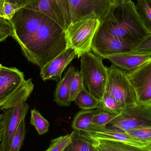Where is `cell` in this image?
I'll list each match as a JSON object with an SVG mask.
<instances>
[{"label": "cell", "mask_w": 151, "mask_h": 151, "mask_svg": "<svg viewBox=\"0 0 151 151\" xmlns=\"http://www.w3.org/2000/svg\"><path fill=\"white\" fill-rule=\"evenodd\" d=\"M76 72L75 67L70 66L63 77L58 81L54 93V101L58 105H70L72 102L70 100V86Z\"/></svg>", "instance_id": "obj_16"}, {"label": "cell", "mask_w": 151, "mask_h": 151, "mask_svg": "<svg viewBox=\"0 0 151 151\" xmlns=\"http://www.w3.org/2000/svg\"><path fill=\"white\" fill-rule=\"evenodd\" d=\"M130 0H113L114 4L115 6L123 4Z\"/></svg>", "instance_id": "obj_34"}, {"label": "cell", "mask_w": 151, "mask_h": 151, "mask_svg": "<svg viewBox=\"0 0 151 151\" xmlns=\"http://www.w3.org/2000/svg\"><path fill=\"white\" fill-rule=\"evenodd\" d=\"M84 88L83 79L81 72L76 71L70 86V100L73 102L76 96Z\"/></svg>", "instance_id": "obj_26"}, {"label": "cell", "mask_w": 151, "mask_h": 151, "mask_svg": "<svg viewBox=\"0 0 151 151\" xmlns=\"http://www.w3.org/2000/svg\"><path fill=\"white\" fill-rule=\"evenodd\" d=\"M95 139L96 141L97 151H144L142 148L120 141Z\"/></svg>", "instance_id": "obj_18"}, {"label": "cell", "mask_w": 151, "mask_h": 151, "mask_svg": "<svg viewBox=\"0 0 151 151\" xmlns=\"http://www.w3.org/2000/svg\"><path fill=\"white\" fill-rule=\"evenodd\" d=\"M100 24L96 19H83L72 23L65 30L67 48L74 49L78 58L91 50L92 41Z\"/></svg>", "instance_id": "obj_6"}, {"label": "cell", "mask_w": 151, "mask_h": 151, "mask_svg": "<svg viewBox=\"0 0 151 151\" xmlns=\"http://www.w3.org/2000/svg\"><path fill=\"white\" fill-rule=\"evenodd\" d=\"M151 147V145H150Z\"/></svg>", "instance_id": "obj_40"}, {"label": "cell", "mask_w": 151, "mask_h": 151, "mask_svg": "<svg viewBox=\"0 0 151 151\" xmlns=\"http://www.w3.org/2000/svg\"><path fill=\"white\" fill-rule=\"evenodd\" d=\"M9 21L24 56L40 68L67 48L65 31L41 12L20 8Z\"/></svg>", "instance_id": "obj_1"}, {"label": "cell", "mask_w": 151, "mask_h": 151, "mask_svg": "<svg viewBox=\"0 0 151 151\" xmlns=\"http://www.w3.org/2000/svg\"><path fill=\"white\" fill-rule=\"evenodd\" d=\"M72 23L85 18L98 19L100 22L110 18L115 5L112 0H68Z\"/></svg>", "instance_id": "obj_7"}, {"label": "cell", "mask_w": 151, "mask_h": 151, "mask_svg": "<svg viewBox=\"0 0 151 151\" xmlns=\"http://www.w3.org/2000/svg\"><path fill=\"white\" fill-rule=\"evenodd\" d=\"M3 116V114L0 113V144H1V142L2 141L3 136V129L1 125V121L2 120Z\"/></svg>", "instance_id": "obj_33"}, {"label": "cell", "mask_w": 151, "mask_h": 151, "mask_svg": "<svg viewBox=\"0 0 151 151\" xmlns=\"http://www.w3.org/2000/svg\"><path fill=\"white\" fill-rule=\"evenodd\" d=\"M107 69L106 91L112 95L123 107L137 102L136 93L129 79L127 73L113 64Z\"/></svg>", "instance_id": "obj_8"}, {"label": "cell", "mask_w": 151, "mask_h": 151, "mask_svg": "<svg viewBox=\"0 0 151 151\" xmlns=\"http://www.w3.org/2000/svg\"><path fill=\"white\" fill-rule=\"evenodd\" d=\"M12 35V27L9 21L0 17V42Z\"/></svg>", "instance_id": "obj_30"}, {"label": "cell", "mask_w": 151, "mask_h": 151, "mask_svg": "<svg viewBox=\"0 0 151 151\" xmlns=\"http://www.w3.org/2000/svg\"><path fill=\"white\" fill-rule=\"evenodd\" d=\"M148 103H150V104L151 105V100H150V102H148Z\"/></svg>", "instance_id": "obj_38"}, {"label": "cell", "mask_w": 151, "mask_h": 151, "mask_svg": "<svg viewBox=\"0 0 151 151\" xmlns=\"http://www.w3.org/2000/svg\"><path fill=\"white\" fill-rule=\"evenodd\" d=\"M113 1V3H114V1H113V0H112Z\"/></svg>", "instance_id": "obj_39"}, {"label": "cell", "mask_w": 151, "mask_h": 151, "mask_svg": "<svg viewBox=\"0 0 151 151\" xmlns=\"http://www.w3.org/2000/svg\"><path fill=\"white\" fill-rule=\"evenodd\" d=\"M104 59L110 60L114 65L129 73L151 60V55L125 52L107 56Z\"/></svg>", "instance_id": "obj_15"}, {"label": "cell", "mask_w": 151, "mask_h": 151, "mask_svg": "<svg viewBox=\"0 0 151 151\" xmlns=\"http://www.w3.org/2000/svg\"><path fill=\"white\" fill-rule=\"evenodd\" d=\"M139 44L118 39L99 26L93 38L91 50L104 59L111 55L129 52Z\"/></svg>", "instance_id": "obj_9"}, {"label": "cell", "mask_w": 151, "mask_h": 151, "mask_svg": "<svg viewBox=\"0 0 151 151\" xmlns=\"http://www.w3.org/2000/svg\"><path fill=\"white\" fill-rule=\"evenodd\" d=\"M97 111V109L96 110H83L79 112L75 115L72 124L73 129L88 132L92 125V118Z\"/></svg>", "instance_id": "obj_19"}, {"label": "cell", "mask_w": 151, "mask_h": 151, "mask_svg": "<svg viewBox=\"0 0 151 151\" xmlns=\"http://www.w3.org/2000/svg\"><path fill=\"white\" fill-rule=\"evenodd\" d=\"M146 1L148 3V5H149L151 9V0H146Z\"/></svg>", "instance_id": "obj_36"}, {"label": "cell", "mask_w": 151, "mask_h": 151, "mask_svg": "<svg viewBox=\"0 0 151 151\" xmlns=\"http://www.w3.org/2000/svg\"><path fill=\"white\" fill-rule=\"evenodd\" d=\"M127 74L135 90L138 101L150 102L151 100V60Z\"/></svg>", "instance_id": "obj_12"}, {"label": "cell", "mask_w": 151, "mask_h": 151, "mask_svg": "<svg viewBox=\"0 0 151 151\" xmlns=\"http://www.w3.org/2000/svg\"><path fill=\"white\" fill-rule=\"evenodd\" d=\"M107 126L127 132L136 129L151 127V105L137 101L125 105L122 111Z\"/></svg>", "instance_id": "obj_5"}, {"label": "cell", "mask_w": 151, "mask_h": 151, "mask_svg": "<svg viewBox=\"0 0 151 151\" xmlns=\"http://www.w3.org/2000/svg\"><path fill=\"white\" fill-rule=\"evenodd\" d=\"M30 124L32 125L40 135H42L48 131L50 124L38 111L35 109L31 111Z\"/></svg>", "instance_id": "obj_23"}, {"label": "cell", "mask_w": 151, "mask_h": 151, "mask_svg": "<svg viewBox=\"0 0 151 151\" xmlns=\"http://www.w3.org/2000/svg\"><path fill=\"white\" fill-rule=\"evenodd\" d=\"M26 8L46 14L59 24L65 31L72 23L68 0H38L33 4Z\"/></svg>", "instance_id": "obj_11"}, {"label": "cell", "mask_w": 151, "mask_h": 151, "mask_svg": "<svg viewBox=\"0 0 151 151\" xmlns=\"http://www.w3.org/2000/svg\"><path fill=\"white\" fill-rule=\"evenodd\" d=\"M127 133L138 142L146 145H151V127L132 129Z\"/></svg>", "instance_id": "obj_25"}, {"label": "cell", "mask_w": 151, "mask_h": 151, "mask_svg": "<svg viewBox=\"0 0 151 151\" xmlns=\"http://www.w3.org/2000/svg\"><path fill=\"white\" fill-rule=\"evenodd\" d=\"M37 1L38 0H4V2L14 4L19 9L33 4Z\"/></svg>", "instance_id": "obj_32"}, {"label": "cell", "mask_w": 151, "mask_h": 151, "mask_svg": "<svg viewBox=\"0 0 151 151\" xmlns=\"http://www.w3.org/2000/svg\"><path fill=\"white\" fill-rule=\"evenodd\" d=\"M3 65H2L1 64H0V72H1V67Z\"/></svg>", "instance_id": "obj_37"}, {"label": "cell", "mask_w": 151, "mask_h": 151, "mask_svg": "<svg viewBox=\"0 0 151 151\" xmlns=\"http://www.w3.org/2000/svg\"><path fill=\"white\" fill-rule=\"evenodd\" d=\"M4 2V0H0V17H2V9L3 5Z\"/></svg>", "instance_id": "obj_35"}, {"label": "cell", "mask_w": 151, "mask_h": 151, "mask_svg": "<svg viewBox=\"0 0 151 151\" xmlns=\"http://www.w3.org/2000/svg\"><path fill=\"white\" fill-rule=\"evenodd\" d=\"M89 134L95 138L108 139L124 142L143 149L144 151H151L150 145L144 144L130 136L127 132L106 126L91 125Z\"/></svg>", "instance_id": "obj_14"}, {"label": "cell", "mask_w": 151, "mask_h": 151, "mask_svg": "<svg viewBox=\"0 0 151 151\" xmlns=\"http://www.w3.org/2000/svg\"><path fill=\"white\" fill-rule=\"evenodd\" d=\"M19 8L12 4L4 2L2 9V17L4 19L10 20Z\"/></svg>", "instance_id": "obj_31"}, {"label": "cell", "mask_w": 151, "mask_h": 151, "mask_svg": "<svg viewBox=\"0 0 151 151\" xmlns=\"http://www.w3.org/2000/svg\"><path fill=\"white\" fill-rule=\"evenodd\" d=\"M129 53L151 55V34L145 39L138 45L133 48Z\"/></svg>", "instance_id": "obj_29"}, {"label": "cell", "mask_w": 151, "mask_h": 151, "mask_svg": "<svg viewBox=\"0 0 151 151\" xmlns=\"http://www.w3.org/2000/svg\"><path fill=\"white\" fill-rule=\"evenodd\" d=\"M70 136L71 143L64 151H97L96 141L88 132L74 130Z\"/></svg>", "instance_id": "obj_17"}, {"label": "cell", "mask_w": 151, "mask_h": 151, "mask_svg": "<svg viewBox=\"0 0 151 151\" xmlns=\"http://www.w3.org/2000/svg\"><path fill=\"white\" fill-rule=\"evenodd\" d=\"M100 27L120 40L140 43L151 34L142 22L132 0L114 7L110 18Z\"/></svg>", "instance_id": "obj_2"}, {"label": "cell", "mask_w": 151, "mask_h": 151, "mask_svg": "<svg viewBox=\"0 0 151 151\" xmlns=\"http://www.w3.org/2000/svg\"><path fill=\"white\" fill-rule=\"evenodd\" d=\"M34 87L32 78L25 79L24 73L17 68L2 66L0 72V110L4 111L25 102Z\"/></svg>", "instance_id": "obj_3"}, {"label": "cell", "mask_w": 151, "mask_h": 151, "mask_svg": "<svg viewBox=\"0 0 151 151\" xmlns=\"http://www.w3.org/2000/svg\"><path fill=\"white\" fill-rule=\"evenodd\" d=\"M77 56L78 54L74 49L67 48L40 68L41 78L44 81L47 80L58 81L62 78V74L65 68Z\"/></svg>", "instance_id": "obj_13"}, {"label": "cell", "mask_w": 151, "mask_h": 151, "mask_svg": "<svg viewBox=\"0 0 151 151\" xmlns=\"http://www.w3.org/2000/svg\"><path fill=\"white\" fill-rule=\"evenodd\" d=\"M71 143L70 134L61 136L51 140V143L46 151H64Z\"/></svg>", "instance_id": "obj_28"}, {"label": "cell", "mask_w": 151, "mask_h": 151, "mask_svg": "<svg viewBox=\"0 0 151 151\" xmlns=\"http://www.w3.org/2000/svg\"><path fill=\"white\" fill-rule=\"evenodd\" d=\"M81 72L84 87L90 94L101 101L106 91L107 83V67L104 66L101 57L91 51L81 57Z\"/></svg>", "instance_id": "obj_4"}, {"label": "cell", "mask_w": 151, "mask_h": 151, "mask_svg": "<svg viewBox=\"0 0 151 151\" xmlns=\"http://www.w3.org/2000/svg\"><path fill=\"white\" fill-rule=\"evenodd\" d=\"M98 108L114 115H118L122 111L123 107L120 105L112 95L105 91Z\"/></svg>", "instance_id": "obj_21"}, {"label": "cell", "mask_w": 151, "mask_h": 151, "mask_svg": "<svg viewBox=\"0 0 151 151\" xmlns=\"http://www.w3.org/2000/svg\"><path fill=\"white\" fill-rule=\"evenodd\" d=\"M97 112L92 118L91 124L95 126H106L117 115L105 111H102L99 108Z\"/></svg>", "instance_id": "obj_27"}, {"label": "cell", "mask_w": 151, "mask_h": 151, "mask_svg": "<svg viewBox=\"0 0 151 151\" xmlns=\"http://www.w3.org/2000/svg\"><path fill=\"white\" fill-rule=\"evenodd\" d=\"M73 102L81 109L89 110L98 108L100 101L84 88L77 95Z\"/></svg>", "instance_id": "obj_20"}, {"label": "cell", "mask_w": 151, "mask_h": 151, "mask_svg": "<svg viewBox=\"0 0 151 151\" xmlns=\"http://www.w3.org/2000/svg\"><path fill=\"white\" fill-rule=\"evenodd\" d=\"M135 6L142 22L151 34V9L146 0H136Z\"/></svg>", "instance_id": "obj_22"}, {"label": "cell", "mask_w": 151, "mask_h": 151, "mask_svg": "<svg viewBox=\"0 0 151 151\" xmlns=\"http://www.w3.org/2000/svg\"><path fill=\"white\" fill-rule=\"evenodd\" d=\"M29 108L28 104L24 102L4 111L1 121L3 136L0 151H10L14 134L21 120L25 118Z\"/></svg>", "instance_id": "obj_10"}, {"label": "cell", "mask_w": 151, "mask_h": 151, "mask_svg": "<svg viewBox=\"0 0 151 151\" xmlns=\"http://www.w3.org/2000/svg\"><path fill=\"white\" fill-rule=\"evenodd\" d=\"M25 118L22 119L14 134L12 142L10 151H19L22 147L26 133Z\"/></svg>", "instance_id": "obj_24"}]
</instances>
